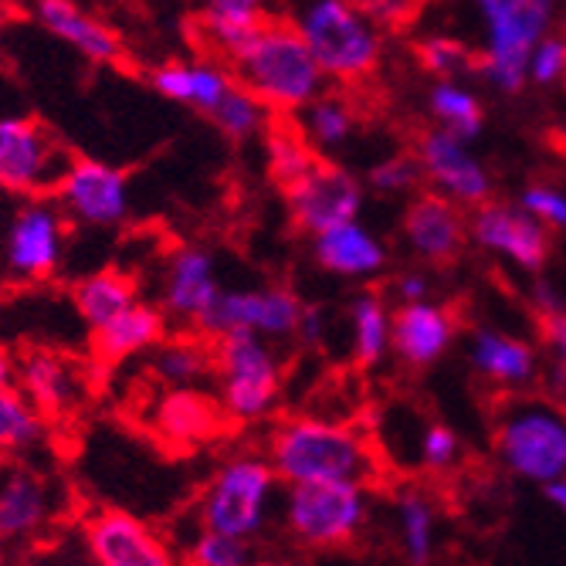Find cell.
<instances>
[{
  "label": "cell",
  "mask_w": 566,
  "mask_h": 566,
  "mask_svg": "<svg viewBox=\"0 0 566 566\" xmlns=\"http://www.w3.org/2000/svg\"><path fill=\"white\" fill-rule=\"evenodd\" d=\"M0 197H4V190H0Z\"/></svg>",
  "instance_id": "50"
},
{
  "label": "cell",
  "mask_w": 566,
  "mask_h": 566,
  "mask_svg": "<svg viewBox=\"0 0 566 566\" xmlns=\"http://www.w3.org/2000/svg\"><path fill=\"white\" fill-rule=\"evenodd\" d=\"M146 356V370L164 387H197L214 377V343L200 333H167Z\"/></svg>",
  "instance_id": "27"
},
{
  "label": "cell",
  "mask_w": 566,
  "mask_h": 566,
  "mask_svg": "<svg viewBox=\"0 0 566 566\" xmlns=\"http://www.w3.org/2000/svg\"><path fill=\"white\" fill-rule=\"evenodd\" d=\"M55 523V485L11 461L0 465V543H31Z\"/></svg>",
  "instance_id": "18"
},
{
  "label": "cell",
  "mask_w": 566,
  "mask_h": 566,
  "mask_svg": "<svg viewBox=\"0 0 566 566\" xmlns=\"http://www.w3.org/2000/svg\"><path fill=\"white\" fill-rule=\"evenodd\" d=\"M28 400L41 410L48 421L69 418L88 397V370L82 359L62 349H28L18 359V380Z\"/></svg>",
  "instance_id": "15"
},
{
  "label": "cell",
  "mask_w": 566,
  "mask_h": 566,
  "mask_svg": "<svg viewBox=\"0 0 566 566\" xmlns=\"http://www.w3.org/2000/svg\"><path fill=\"white\" fill-rule=\"evenodd\" d=\"M69 157L34 116L0 119V190L14 197L51 193Z\"/></svg>",
  "instance_id": "11"
},
{
  "label": "cell",
  "mask_w": 566,
  "mask_h": 566,
  "mask_svg": "<svg viewBox=\"0 0 566 566\" xmlns=\"http://www.w3.org/2000/svg\"><path fill=\"white\" fill-rule=\"evenodd\" d=\"M546 495H549L556 505H563V509H566V479H553V482L546 485Z\"/></svg>",
  "instance_id": "49"
},
{
  "label": "cell",
  "mask_w": 566,
  "mask_h": 566,
  "mask_svg": "<svg viewBox=\"0 0 566 566\" xmlns=\"http://www.w3.org/2000/svg\"><path fill=\"white\" fill-rule=\"evenodd\" d=\"M353 319V349L359 367H374L384 359L390 343V316L380 295H359L349 308Z\"/></svg>",
  "instance_id": "35"
},
{
  "label": "cell",
  "mask_w": 566,
  "mask_h": 566,
  "mask_svg": "<svg viewBox=\"0 0 566 566\" xmlns=\"http://www.w3.org/2000/svg\"><path fill=\"white\" fill-rule=\"evenodd\" d=\"M69 218L48 193L24 197L4 231V269L18 282H48L65 262Z\"/></svg>",
  "instance_id": "8"
},
{
  "label": "cell",
  "mask_w": 566,
  "mask_h": 566,
  "mask_svg": "<svg viewBox=\"0 0 566 566\" xmlns=\"http://www.w3.org/2000/svg\"><path fill=\"white\" fill-rule=\"evenodd\" d=\"M282 193L289 203V218L302 234H319L326 228L356 221L359 208H364L359 180L339 164L326 160L323 153L316 157V164Z\"/></svg>",
  "instance_id": "12"
},
{
  "label": "cell",
  "mask_w": 566,
  "mask_h": 566,
  "mask_svg": "<svg viewBox=\"0 0 566 566\" xmlns=\"http://www.w3.org/2000/svg\"><path fill=\"white\" fill-rule=\"evenodd\" d=\"M51 197L65 211L69 224L78 228L109 231L129 218V177L106 160H69L51 187Z\"/></svg>",
  "instance_id": "9"
},
{
  "label": "cell",
  "mask_w": 566,
  "mask_h": 566,
  "mask_svg": "<svg viewBox=\"0 0 566 566\" xmlns=\"http://www.w3.org/2000/svg\"><path fill=\"white\" fill-rule=\"evenodd\" d=\"M418 451H421V469H428V472H448L454 465V458H458V441H454V434L444 424L431 421L421 431Z\"/></svg>",
  "instance_id": "41"
},
{
  "label": "cell",
  "mask_w": 566,
  "mask_h": 566,
  "mask_svg": "<svg viewBox=\"0 0 566 566\" xmlns=\"http://www.w3.org/2000/svg\"><path fill=\"white\" fill-rule=\"evenodd\" d=\"M563 72H566V41H559V38L543 41V48L536 51V59H533V78L536 82H553Z\"/></svg>",
  "instance_id": "44"
},
{
  "label": "cell",
  "mask_w": 566,
  "mask_h": 566,
  "mask_svg": "<svg viewBox=\"0 0 566 566\" xmlns=\"http://www.w3.org/2000/svg\"><path fill=\"white\" fill-rule=\"evenodd\" d=\"M170 333V316L160 305L149 302H133L129 308H123L119 316H113L109 323H102L98 329H92V356L102 367H116L126 364L133 356H143L157 346L164 336Z\"/></svg>",
  "instance_id": "22"
},
{
  "label": "cell",
  "mask_w": 566,
  "mask_h": 566,
  "mask_svg": "<svg viewBox=\"0 0 566 566\" xmlns=\"http://www.w3.org/2000/svg\"><path fill=\"white\" fill-rule=\"evenodd\" d=\"M489 424L509 469L539 482L566 472V415L546 397L502 390L489 400Z\"/></svg>",
  "instance_id": "4"
},
{
  "label": "cell",
  "mask_w": 566,
  "mask_h": 566,
  "mask_svg": "<svg viewBox=\"0 0 566 566\" xmlns=\"http://www.w3.org/2000/svg\"><path fill=\"white\" fill-rule=\"evenodd\" d=\"M184 559L187 563H197V566H241V563L251 559V543L200 526V533L187 546Z\"/></svg>",
  "instance_id": "39"
},
{
  "label": "cell",
  "mask_w": 566,
  "mask_h": 566,
  "mask_svg": "<svg viewBox=\"0 0 566 566\" xmlns=\"http://www.w3.org/2000/svg\"><path fill=\"white\" fill-rule=\"evenodd\" d=\"M200 4L193 34L208 48V55L221 62H228L254 24L265 18V0H200Z\"/></svg>",
  "instance_id": "26"
},
{
  "label": "cell",
  "mask_w": 566,
  "mask_h": 566,
  "mask_svg": "<svg viewBox=\"0 0 566 566\" xmlns=\"http://www.w3.org/2000/svg\"><path fill=\"white\" fill-rule=\"evenodd\" d=\"M424 279H418V275H400L397 279V295L403 298V302H421V295H424Z\"/></svg>",
  "instance_id": "47"
},
{
  "label": "cell",
  "mask_w": 566,
  "mask_h": 566,
  "mask_svg": "<svg viewBox=\"0 0 566 566\" xmlns=\"http://www.w3.org/2000/svg\"><path fill=\"white\" fill-rule=\"evenodd\" d=\"M231 418L218 397L197 387H167L149 410V428L164 444L177 451H193L211 444Z\"/></svg>",
  "instance_id": "16"
},
{
  "label": "cell",
  "mask_w": 566,
  "mask_h": 566,
  "mask_svg": "<svg viewBox=\"0 0 566 566\" xmlns=\"http://www.w3.org/2000/svg\"><path fill=\"white\" fill-rule=\"evenodd\" d=\"M18 380V359L8 346H0V387H11Z\"/></svg>",
  "instance_id": "48"
},
{
  "label": "cell",
  "mask_w": 566,
  "mask_h": 566,
  "mask_svg": "<svg viewBox=\"0 0 566 566\" xmlns=\"http://www.w3.org/2000/svg\"><path fill=\"white\" fill-rule=\"evenodd\" d=\"M536 356L526 343L505 339L495 333H479L475 339V367L495 384H520L533 374Z\"/></svg>",
  "instance_id": "34"
},
{
  "label": "cell",
  "mask_w": 566,
  "mask_h": 566,
  "mask_svg": "<svg viewBox=\"0 0 566 566\" xmlns=\"http://www.w3.org/2000/svg\"><path fill=\"white\" fill-rule=\"evenodd\" d=\"M461 302H451L444 308L421 305V302H403L390 316V346L407 367H428L441 356L448 339L454 336L461 323Z\"/></svg>",
  "instance_id": "21"
},
{
  "label": "cell",
  "mask_w": 566,
  "mask_h": 566,
  "mask_svg": "<svg viewBox=\"0 0 566 566\" xmlns=\"http://www.w3.org/2000/svg\"><path fill=\"white\" fill-rule=\"evenodd\" d=\"M231 143H248V139H254V136H265V129H269V123L275 119V113L265 106V102L254 95V92H248L241 82H234L228 92H224V98L214 106V113L208 116Z\"/></svg>",
  "instance_id": "33"
},
{
  "label": "cell",
  "mask_w": 566,
  "mask_h": 566,
  "mask_svg": "<svg viewBox=\"0 0 566 566\" xmlns=\"http://www.w3.org/2000/svg\"><path fill=\"white\" fill-rule=\"evenodd\" d=\"M353 4L364 11L377 28H390V31H403L415 14L421 11L424 0H353Z\"/></svg>",
  "instance_id": "42"
},
{
  "label": "cell",
  "mask_w": 566,
  "mask_h": 566,
  "mask_svg": "<svg viewBox=\"0 0 566 566\" xmlns=\"http://www.w3.org/2000/svg\"><path fill=\"white\" fill-rule=\"evenodd\" d=\"M218 262L208 248L200 244H180L170 251L164 285H160V308L170 316V323L197 326L200 316L208 313L218 298Z\"/></svg>",
  "instance_id": "17"
},
{
  "label": "cell",
  "mask_w": 566,
  "mask_h": 566,
  "mask_svg": "<svg viewBox=\"0 0 566 566\" xmlns=\"http://www.w3.org/2000/svg\"><path fill=\"white\" fill-rule=\"evenodd\" d=\"M367 523V485L295 482L282 505V526L305 549H343Z\"/></svg>",
  "instance_id": "7"
},
{
  "label": "cell",
  "mask_w": 566,
  "mask_h": 566,
  "mask_svg": "<svg viewBox=\"0 0 566 566\" xmlns=\"http://www.w3.org/2000/svg\"><path fill=\"white\" fill-rule=\"evenodd\" d=\"M214 343V380L218 400L234 424L265 421L282 394V356L272 339L259 333H224Z\"/></svg>",
  "instance_id": "5"
},
{
  "label": "cell",
  "mask_w": 566,
  "mask_h": 566,
  "mask_svg": "<svg viewBox=\"0 0 566 566\" xmlns=\"http://www.w3.org/2000/svg\"><path fill=\"white\" fill-rule=\"evenodd\" d=\"M403 234L424 262L434 269H451L465 248V218L454 200L421 190L403 211Z\"/></svg>",
  "instance_id": "19"
},
{
  "label": "cell",
  "mask_w": 566,
  "mask_h": 566,
  "mask_svg": "<svg viewBox=\"0 0 566 566\" xmlns=\"http://www.w3.org/2000/svg\"><path fill=\"white\" fill-rule=\"evenodd\" d=\"M279 475L265 454H234L221 461L197 499V526L238 539H254L269 523Z\"/></svg>",
  "instance_id": "6"
},
{
  "label": "cell",
  "mask_w": 566,
  "mask_h": 566,
  "mask_svg": "<svg viewBox=\"0 0 566 566\" xmlns=\"http://www.w3.org/2000/svg\"><path fill=\"white\" fill-rule=\"evenodd\" d=\"M265 157L269 177L279 190H289L308 167L316 164L319 149L305 139L302 126L289 116H275L265 129Z\"/></svg>",
  "instance_id": "31"
},
{
  "label": "cell",
  "mask_w": 566,
  "mask_h": 566,
  "mask_svg": "<svg viewBox=\"0 0 566 566\" xmlns=\"http://www.w3.org/2000/svg\"><path fill=\"white\" fill-rule=\"evenodd\" d=\"M85 553L98 566H167L174 563L170 543L123 509H98L82 526Z\"/></svg>",
  "instance_id": "14"
},
{
  "label": "cell",
  "mask_w": 566,
  "mask_h": 566,
  "mask_svg": "<svg viewBox=\"0 0 566 566\" xmlns=\"http://www.w3.org/2000/svg\"><path fill=\"white\" fill-rule=\"evenodd\" d=\"M265 458L285 485L359 482L367 489H380L390 472L380 434L326 418H282L269 431Z\"/></svg>",
  "instance_id": "1"
},
{
  "label": "cell",
  "mask_w": 566,
  "mask_h": 566,
  "mask_svg": "<svg viewBox=\"0 0 566 566\" xmlns=\"http://www.w3.org/2000/svg\"><path fill=\"white\" fill-rule=\"evenodd\" d=\"M302 316V298L285 289H221L208 313L193 326L200 336L218 339L224 333H259L265 339H289L295 336Z\"/></svg>",
  "instance_id": "10"
},
{
  "label": "cell",
  "mask_w": 566,
  "mask_h": 566,
  "mask_svg": "<svg viewBox=\"0 0 566 566\" xmlns=\"http://www.w3.org/2000/svg\"><path fill=\"white\" fill-rule=\"evenodd\" d=\"M313 254L316 262L333 275H374L384 265V248L380 241L364 231L356 221L326 228L313 234Z\"/></svg>",
  "instance_id": "28"
},
{
  "label": "cell",
  "mask_w": 566,
  "mask_h": 566,
  "mask_svg": "<svg viewBox=\"0 0 566 566\" xmlns=\"http://www.w3.org/2000/svg\"><path fill=\"white\" fill-rule=\"evenodd\" d=\"M428 177L418 153H397V157L377 164L370 170V184L384 193H400V190H418L421 180Z\"/></svg>",
  "instance_id": "40"
},
{
  "label": "cell",
  "mask_w": 566,
  "mask_h": 566,
  "mask_svg": "<svg viewBox=\"0 0 566 566\" xmlns=\"http://www.w3.org/2000/svg\"><path fill=\"white\" fill-rule=\"evenodd\" d=\"M431 113L458 139H469V136H475L482 129V106H479V98H472L469 92H461L454 85H438L431 92Z\"/></svg>",
  "instance_id": "37"
},
{
  "label": "cell",
  "mask_w": 566,
  "mask_h": 566,
  "mask_svg": "<svg viewBox=\"0 0 566 566\" xmlns=\"http://www.w3.org/2000/svg\"><path fill=\"white\" fill-rule=\"evenodd\" d=\"M295 123L302 126L305 139L323 153V149L343 146L349 139V133L359 123V106L339 85L336 92H319L313 102H305V106L295 113Z\"/></svg>",
  "instance_id": "30"
},
{
  "label": "cell",
  "mask_w": 566,
  "mask_h": 566,
  "mask_svg": "<svg viewBox=\"0 0 566 566\" xmlns=\"http://www.w3.org/2000/svg\"><path fill=\"white\" fill-rule=\"evenodd\" d=\"M431 523L434 509L421 492H400V530L407 556L415 563H424L431 556Z\"/></svg>",
  "instance_id": "38"
},
{
  "label": "cell",
  "mask_w": 566,
  "mask_h": 566,
  "mask_svg": "<svg viewBox=\"0 0 566 566\" xmlns=\"http://www.w3.org/2000/svg\"><path fill=\"white\" fill-rule=\"evenodd\" d=\"M523 208L536 218H543L546 224L553 228H566V200L556 193V190H546V187H530L526 197H523Z\"/></svg>",
  "instance_id": "43"
},
{
  "label": "cell",
  "mask_w": 566,
  "mask_h": 566,
  "mask_svg": "<svg viewBox=\"0 0 566 566\" xmlns=\"http://www.w3.org/2000/svg\"><path fill=\"white\" fill-rule=\"evenodd\" d=\"M472 231L485 248L509 254V259H516L530 272H539L546 265L549 248H553L549 234L533 218L505 208V203H492V200L479 203V211L472 218Z\"/></svg>",
  "instance_id": "23"
},
{
  "label": "cell",
  "mask_w": 566,
  "mask_h": 566,
  "mask_svg": "<svg viewBox=\"0 0 566 566\" xmlns=\"http://www.w3.org/2000/svg\"><path fill=\"white\" fill-rule=\"evenodd\" d=\"M482 8L492 24V51H485V75L499 88L516 92L523 85L530 51L549 18V0H482Z\"/></svg>",
  "instance_id": "13"
},
{
  "label": "cell",
  "mask_w": 566,
  "mask_h": 566,
  "mask_svg": "<svg viewBox=\"0 0 566 566\" xmlns=\"http://www.w3.org/2000/svg\"><path fill=\"white\" fill-rule=\"evenodd\" d=\"M410 51H415L418 65L434 75H454L461 69L485 72V59H489L482 51H472L469 44H461L454 38H424L410 44Z\"/></svg>",
  "instance_id": "36"
},
{
  "label": "cell",
  "mask_w": 566,
  "mask_h": 566,
  "mask_svg": "<svg viewBox=\"0 0 566 566\" xmlns=\"http://www.w3.org/2000/svg\"><path fill=\"white\" fill-rule=\"evenodd\" d=\"M48 418L28 400V394L11 384L0 387V454H28L44 444Z\"/></svg>",
  "instance_id": "32"
},
{
  "label": "cell",
  "mask_w": 566,
  "mask_h": 566,
  "mask_svg": "<svg viewBox=\"0 0 566 566\" xmlns=\"http://www.w3.org/2000/svg\"><path fill=\"white\" fill-rule=\"evenodd\" d=\"M539 336L556 349L559 367L566 374V313H559L556 305H546L543 313H539Z\"/></svg>",
  "instance_id": "45"
},
{
  "label": "cell",
  "mask_w": 566,
  "mask_h": 566,
  "mask_svg": "<svg viewBox=\"0 0 566 566\" xmlns=\"http://www.w3.org/2000/svg\"><path fill=\"white\" fill-rule=\"evenodd\" d=\"M234 78L259 95L275 116H295L323 92V69L289 18H262L228 59Z\"/></svg>",
  "instance_id": "2"
},
{
  "label": "cell",
  "mask_w": 566,
  "mask_h": 566,
  "mask_svg": "<svg viewBox=\"0 0 566 566\" xmlns=\"http://www.w3.org/2000/svg\"><path fill=\"white\" fill-rule=\"evenodd\" d=\"M31 14L51 38L92 65H116L123 59L119 34L92 11H85L78 0H31Z\"/></svg>",
  "instance_id": "20"
},
{
  "label": "cell",
  "mask_w": 566,
  "mask_h": 566,
  "mask_svg": "<svg viewBox=\"0 0 566 566\" xmlns=\"http://www.w3.org/2000/svg\"><path fill=\"white\" fill-rule=\"evenodd\" d=\"M289 21L336 85L356 88L377 75L384 55L380 28L353 0H298Z\"/></svg>",
  "instance_id": "3"
},
{
  "label": "cell",
  "mask_w": 566,
  "mask_h": 566,
  "mask_svg": "<svg viewBox=\"0 0 566 566\" xmlns=\"http://www.w3.org/2000/svg\"><path fill=\"white\" fill-rule=\"evenodd\" d=\"M326 326H323V313L316 305H302V316H298V326H295V336L305 343V346H316L323 339Z\"/></svg>",
  "instance_id": "46"
},
{
  "label": "cell",
  "mask_w": 566,
  "mask_h": 566,
  "mask_svg": "<svg viewBox=\"0 0 566 566\" xmlns=\"http://www.w3.org/2000/svg\"><path fill=\"white\" fill-rule=\"evenodd\" d=\"M415 153L421 157L428 177L438 180L444 190H451L458 200H469V203L489 200V180H485L482 167L469 157L465 149L458 146V136L418 126Z\"/></svg>",
  "instance_id": "25"
},
{
  "label": "cell",
  "mask_w": 566,
  "mask_h": 566,
  "mask_svg": "<svg viewBox=\"0 0 566 566\" xmlns=\"http://www.w3.org/2000/svg\"><path fill=\"white\" fill-rule=\"evenodd\" d=\"M139 298L136 279L119 269H98L72 285V305L88 329H98Z\"/></svg>",
  "instance_id": "29"
},
{
  "label": "cell",
  "mask_w": 566,
  "mask_h": 566,
  "mask_svg": "<svg viewBox=\"0 0 566 566\" xmlns=\"http://www.w3.org/2000/svg\"><path fill=\"white\" fill-rule=\"evenodd\" d=\"M234 72L221 59H200V62H164L149 72V88L177 102L184 109H197L211 116L224 92L234 85Z\"/></svg>",
  "instance_id": "24"
}]
</instances>
